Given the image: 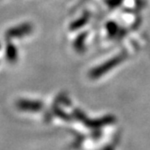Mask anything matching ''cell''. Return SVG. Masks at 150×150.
I'll return each instance as SVG.
<instances>
[{
    "label": "cell",
    "instance_id": "6da1fadb",
    "mask_svg": "<svg viewBox=\"0 0 150 150\" xmlns=\"http://www.w3.org/2000/svg\"><path fill=\"white\" fill-rule=\"evenodd\" d=\"M73 116L76 117L78 120L82 122L85 126H87L91 128H99L102 126H105L107 124H110L114 121V119L112 117H105L102 119L99 120H89L88 117L85 116V114L79 110H75L73 111Z\"/></svg>",
    "mask_w": 150,
    "mask_h": 150
},
{
    "label": "cell",
    "instance_id": "7a4b0ae2",
    "mask_svg": "<svg viewBox=\"0 0 150 150\" xmlns=\"http://www.w3.org/2000/svg\"><path fill=\"white\" fill-rule=\"evenodd\" d=\"M17 108L23 111H31V112H38L40 111L44 105L40 101H35V100H18L16 103Z\"/></svg>",
    "mask_w": 150,
    "mask_h": 150
},
{
    "label": "cell",
    "instance_id": "3957f363",
    "mask_svg": "<svg viewBox=\"0 0 150 150\" xmlns=\"http://www.w3.org/2000/svg\"><path fill=\"white\" fill-rule=\"evenodd\" d=\"M53 113L55 115H57L58 117H60L62 120H71V117L68 114H66L65 112H63L62 110H61L60 109H57V108H54L53 109Z\"/></svg>",
    "mask_w": 150,
    "mask_h": 150
}]
</instances>
